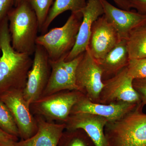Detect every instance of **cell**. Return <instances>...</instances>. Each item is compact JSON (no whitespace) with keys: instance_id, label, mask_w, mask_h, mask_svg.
I'll return each mask as SVG.
<instances>
[{"instance_id":"cell-26","label":"cell","mask_w":146,"mask_h":146,"mask_svg":"<svg viewBox=\"0 0 146 146\" xmlns=\"http://www.w3.org/2000/svg\"><path fill=\"white\" fill-rule=\"evenodd\" d=\"M131 9H136L141 14L146 15V0H128Z\"/></svg>"},{"instance_id":"cell-17","label":"cell","mask_w":146,"mask_h":146,"mask_svg":"<svg viewBox=\"0 0 146 146\" xmlns=\"http://www.w3.org/2000/svg\"><path fill=\"white\" fill-rule=\"evenodd\" d=\"M65 59L56 61L49 60L51 73L42 96L64 90H78L75 81L65 70L63 65ZM41 96V97H42Z\"/></svg>"},{"instance_id":"cell-14","label":"cell","mask_w":146,"mask_h":146,"mask_svg":"<svg viewBox=\"0 0 146 146\" xmlns=\"http://www.w3.org/2000/svg\"><path fill=\"white\" fill-rule=\"evenodd\" d=\"M107 120L103 117L86 112L71 114L65 123V129H81L87 133L96 146H108L104 133Z\"/></svg>"},{"instance_id":"cell-28","label":"cell","mask_w":146,"mask_h":146,"mask_svg":"<svg viewBox=\"0 0 146 146\" xmlns=\"http://www.w3.org/2000/svg\"><path fill=\"white\" fill-rule=\"evenodd\" d=\"M116 5L121 9L130 10L131 8L127 0H112Z\"/></svg>"},{"instance_id":"cell-27","label":"cell","mask_w":146,"mask_h":146,"mask_svg":"<svg viewBox=\"0 0 146 146\" xmlns=\"http://www.w3.org/2000/svg\"><path fill=\"white\" fill-rule=\"evenodd\" d=\"M19 138L9 135L0 128V141L5 142H16L18 141Z\"/></svg>"},{"instance_id":"cell-30","label":"cell","mask_w":146,"mask_h":146,"mask_svg":"<svg viewBox=\"0 0 146 146\" xmlns=\"http://www.w3.org/2000/svg\"><path fill=\"white\" fill-rule=\"evenodd\" d=\"M22 1V0H15V3H14V7H16V6L18 5Z\"/></svg>"},{"instance_id":"cell-13","label":"cell","mask_w":146,"mask_h":146,"mask_svg":"<svg viewBox=\"0 0 146 146\" xmlns=\"http://www.w3.org/2000/svg\"><path fill=\"white\" fill-rule=\"evenodd\" d=\"M106 19L117 33L120 39H126L131 32L146 22V15L114 6L107 0H100Z\"/></svg>"},{"instance_id":"cell-2","label":"cell","mask_w":146,"mask_h":146,"mask_svg":"<svg viewBox=\"0 0 146 146\" xmlns=\"http://www.w3.org/2000/svg\"><path fill=\"white\" fill-rule=\"evenodd\" d=\"M7 19L13 49L18 52L34 54L39 25L31 7L26 0H22L9 11Z\"/></svg>"},{"instance_id":"cell-25","label":"cell","mask_w":146,"mask_h":146,"mask_svg":"<svg viewBox=\"0 0 146 146\" xmlns=\"http://www.w3.org/2000/svg\"><path fill=\"white\" fill-rule=\"evenodd\" d=\"M15 0H0V23L7 18L9 11L14 7Z\"/></svg>"},{"instance_id":"cell-12","label":"cell","mask_w":146,"mask_h":146,"mask_svg":"<svg viewBox=\"0 0 146 146\" xmlns=\"http://www.w3.org/2000/svg\"><path fill=\"white\" fill-rule=\"evenodd\" d=\"M82 18L75 44L65 58L69 61L85 52L89 45L92 26L97 19L104 14L100 0H87L86 6L81 11Z\"/></svg>"},{"instance_id":"cell-33","label":"cell","mask_w":146,"mask_h":146,"mask_svg":"<svg viewBox=\"0 0 146 146\" xmlns=\"http://www.w3.org/2000/svg\"><path fill=\"white\" fill-rule=\"evenodd\" d=\"M127 1H128V0H127Z\"/></svg>"},{"instance_id":"cell-21","label":"cell","mask_w":146,"mask_h":146,"mask_svg":"<svg viewBox=\"0 0 146 146\" xmlns=\"http://www.w3.org/2000/svg\"><path fill=\"white\" fill-rule=\"evenodd\" d=\"M0 128L6 133L19 138L18 127L10 110L0 99Z\"/></svg>"},{"instance_id":"cell-18","label":"cell","mask_w":146,"mask_h":146,"mask_svg":"<svg viewBox=\"0 0 146 146\" xmlns=\"http://www.w3.org/2000/svg\"><path fill=\"white\" fill-rule=\"evenodd\" d=\"M86 3L87 0H55L40 31L42 34L47 32L50 25L61 13L67 11H70L72 13H81Z\"/></svg>"},{"instance_id":"cell-32","label":"cell","mask_w":146,"mask_h":146,"mask_svg":"<svg viewBox=\"0 0 146 146\" xmlns=\"http://www.w3.org/2000/svg\"><path fill=\"white\" fill-rule=\"evenodd\" d=\"M108 146H110V145H108Z\"/></svg>"},{"instance_id":"cell-10","label":"cell","mask_w":146,"mask_h":146,"mask_svg":"<svg viewBox=\"0 0 146 146\" xmlns=\"http://www.w3.org/2000/svg\"><path fill=\"white\" fill-rule=\"evenodd\" d=\"M120 40L115 28L103 15L92 26L88 48L93 57L100 60L104 57Z\"/></svg>"},{"instance_id":"cell-6","label":"cell","mask_w":146,"mask_h":146,"mask_svg":"<svg viewBox=\"0 0 146 146\" xmlns=\"http://www.w3.org/2000/svg\"><path fill=\"white\" fill-rule=\"evenodd\" d=\"M75 82L79 91L91 101L99 103L104 86L102 71L88 48L82 53L76 72Z\"/></svg>"},{"instance_id":"cell-8","label":"cell","mask_w":146,"mask_h":146,"mask_svg":"<svg viewBox=\"0 0 146 146\" xmlns=\"http://www.w3.org/2000/svg\"><path fill=\"white\" fill-rule=\"evenodd\" d=\"M33 55L32 65L23 91L24 98L29 105L42 96L51 73L49 59L44 49L36 44Z\"/></svg>"},{"instance_id":"cell-22","label":"cell","mask_w":146,"mask_h":146,"mask_svg":"<svg viewBox=\"0 0 146 146\" xmlns=\"http://www.w3.org/2000/svg\"><path fill=\"white\" fill-rule=\"evenodd\" d=\"M34 11L39 25V30H41L53 0H26Z\"/></svg>"},{"instance_id":"cell-11","label":"cell","mask_w":146,"mask_h":146,"mask_svg":"<svg viewBox=\"0 0 146 146\" xmlns=\"http://www.w3.org/2000/svg\"><path fill=\"white\" fill-rule=\"evenodd\" d=\"M137 105L124 102L109 104L97 103L91 101L83 95L73 106L70 114L79 112L91 113L106 118L108 123L114 122L135 109Z\"/></svg>"},{"instance_id":"cell-4","label":"cell","mask_w":146,"mask_h":146,"mask_svg":"<svg viewBox=\"0 0 146 146\" xmlns=\"http://www.w3.org/2000/svg\"><path fill=\"white\" fill-rule=\"evenodd\" d=\"M81 13H71L65 23L38 36L36 44L43 47L51 61L65 59L75 44L82 20Z\"/></svg>"},{"instance_id":"cell-31","label":"cell","mask_w":146,"mask_h":146,"mask_svg":"<svg viewBox=\"0 0 146 146\" xmlns=\"http://www.w3.org/2000/svg\"><path fill=\"white\" fill-rule=\"evenodd\" d=\"M1 47H0V56H1Z\"/></svg>"},{"instance_id":"cell-7","label":"cell","mask_w":146,"mask_h":146,"mask_svg":"<svg viewBox=\"0 0 146 146\" xmlns=\"http://www.w3.org/2000/svg\"><path fill=\"white\" fill-rule=\"evenodd\" d=\"M23 90H13L0 95V99L10 110L18 127L19 138L25 140L37 132L38 125L30 105L24 98Z\"/></svg>"},{"instance_id":"cell-29","label":"cell","mask_w":146,"mask_h":146,"mask_svg":"<svg viewBox=\"0 0 146 146\" xmlns=\"http://www.w3.org/2000/svg\"><path fill=\"white\" fill-rule=\"evenodd\" d=\"M16 142H5L0 141V146H15Z\"/></svg>"},{"instance_id":"cell-9","label":"cell","mask_w":146,"mask_h":146,"mask_svg":"<svg viewBox=\"0 0 146 146\" xmlns=\"http://www.w3.org/2000/svg\"><path fill=\"white\" fill-rule=\"evenodd\" d=\"M133 80L129 74L126 67L111 78L103 80L104 86L100 94L99 103H141L140 97L133 88Z\"/></svg>"},{"instance_id":"cell-20","label":"cell","mask_w":146,"mask_h":146,"mask_svg":"<svg viewBox=\"0 0 146 146\" xmlns=\"http://www.w3.org/2000/svg\"><path fill=\"white\" fill-rule=\"evenodd\" d=\"M57 146H96L91 138L81 129H65Z\"/></svg>"},{"instance_id":"cell-3","label":"cell","mask_w":146,"mask_h":146,"mask_svg":"<svg viewBox=\"0 0 146 146\" xmlns=\"http://www.w3.org/2000/svg\"><path fill=\"white\" fill-rule=\"evenodd\" d=\"M141 103L117 121L107 123L104 133L110 146H146V114Z\"/></svg>"},{"instance_id":"cell-15","label":"cell","mask_w":146,"mask_h":146,"mask_svg":"<svg viewBox=\"0 0 146 146\" xmlns=\"http://www.w3.org/2000/svg\"><path fill=\"white\" fill-rule=\"evenodd\" d=\"M38 125L37 132L31 138L16 142L15 146H57L65 129L64 123L50 122L41 117L35 116Z\"/></svg>"},{"instance_id":"cell-24","label":"cell","mask_w":146,"mask_h":146,"mask_svg":"<svg viewBox=\"0 0 146 146\" xmlns=\"http://www.w3.org/2000/svg\"><path fill=\"white\" fill-rule=\"evenodd\" d=\"M133 85L140 97L141 106L143 107L146 105V78L133 79Z\"/></svg>"},{"instance_id":"cell-23","label":"cell","mask_w":146,"mask_h":146,"mask_svg":"<svg viewBox=\"0 0 146 146\" xmlns=\"http://www.w3.org/2000/svg\"><path fill=\"white\" fill-rule=\"evenodd\" d=\"M127 68L133 79L146 78V58L129 59Z\"/></svg>"},{"instance_id":"cell-5","label":"cell","mask_w":146,"mask_h":146,"mask_svg":"<svg viewBox=\"0 0 146 146\" xmlns=\"http://www.w3.org/2000/svg\"><path fill=\"white\" fill-rule=\"evenodd\" d=\"M84 94L78 90H64L42 96L30 105L34 116L50 122H66L71 110Z\"/></svg>"},{"instance_id":"cell-19","label":"cell","mask_w":146,"mask_h":146,"mask_svg":"<svg viewBox=\"0 0 146 146\" xmlns=\"http://www.w3.org/2000/svg\"><path fill=\"white\" fill-rule=\"evenodd\" d=\"M126 42L129 59L146 58V22L131 32Z\"/></svg>"},{"instance_id":"cell-1","label":"cell","mask_w":146,"mask_h":146,"mask_svg":"<svg viewBox=\"0 0 146 146\" xmlns=\"http://www.w3.org/2000/svg\"><path fill=\"white\" fill-rule=\"evenodd\" d=\"M0 95L11 90H23L33 58L13 49L7 17L0 23Z\"/></svg>"},{"instance_id":"cell-16","label":"cell","mask_w":146,"mask_h":146,"mask_svg":"<svg viewBox=\"0 0 146 146\" xmlns=\"http://www.w3.org/2000/svg\"><path fill=\"white\" fill-rule=\"evenodd\" d=\"M129 60L126 39H121L104 57L96 60L102 71L103 80L111 78L126 68Z\"/></svg>"}]
</instances>
